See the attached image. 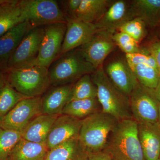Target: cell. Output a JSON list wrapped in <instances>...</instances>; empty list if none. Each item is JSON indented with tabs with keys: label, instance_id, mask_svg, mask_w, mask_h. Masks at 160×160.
<instances>
[{
	"label": "cell",
	"instance_id": "obj_1",
	"mask_svg": "<svg viewBox=\"0 0 160 160\" xmlns=\"http://www.w3.org/2000/svg\"><path fill=\"white\" fill-rule=\"evenodd\" d=\"M117 160H146L134 119L119 121L112 132L105 149Z\"/></svg>",
	"mask_w": 160,
	"mask_h": 160
},
{
	"label": "cell",
	"instance_id": "obj_2",
	"mask_svg": "<svg viewBox=\"0 0 160 160\" xmlns=\"http://www.w3.org/2000/svg\"><path fill=\"white\" fill-rule=\"evenodd\" d=\"M91 77L97 88V99L102 111L112 116L118 121L133 119L129 97L113 85L102 66L97 68Z\"/></svg>",
	"mask_w": 160,
	"mask_h": 160
},
{
	"label": "cell",
	"instance_id": "obj_3",
	"mask_svg": "<svg viewBox=\"0 0 160 160\" xmlns=\"http://www.w3.org/2000/svg\"><path fill=\"white\" fill-rule=\"evenodd\" d=\"M96 69L86 61L79 48L70 50L60 55L48 68L51 86L73 84Z\"/></svg>",
	"mask_w": 160,
	"mask_h": 160
},
{
	"label": "cell",
	"instance_id": "obj_4",
	"mask_svg": "<svg viewBox=\"0 0 160 160\" xmlns=\"http://www.w3.org/2000/svg\"><path fill=\"white\" fill-rule=\"evenodd\" d=\"M118 122L102 111L82 120L78 138L88 153L105 150L109 136Z\"/></svg>",
	"mask_w": 160,
	"mask_h": 160
},
{
	"label": "cell",
	"instance_id": "obj_5",
	"mask_svg": "<svg viewBox=\"0 0 160 160\" xmlns=\"http://www.w3.org/2000/svg\"><path fill=\"white\" fill-rule=\"evenodd\" d=\"M6 73L9 85L26 97L42 96L51 86L48 68L44 66H24Z\"/></svg>",
	"mask_w": 160,
	"mask_h": 160
},
{
	"label": "cell",
	"instance_id": "obj_6",
	"mask_svg": "<svg viewBox=\"0 0 160 160\" xmlns=\"http://www.w3.org/2000/svg\"><path fill=\"white\" fill-rule=\"evenodd\" d=\"M24 22L32 28L66 22L67 18L58 1L55 0H20Z\"/></svg>",
	"mask_w": 160,
	"mask_h": 160
},
{
	"label": "cell",
	"instance_id": "obj_7",
	"mask_svg": "<svg viewBox=\"0 0 160 160\" xmlns=\"http://www.w3.org/2000/svg\"><path fill=\"white\" fill-rule=\"evenodd\" d=\"M66 22L44 26V34L36 59L29 66L37 65L49 68L60 55L66 30Z\"/></svg>",
	"mask_w": 160,
	"mask_h": 160
},
{
	"label": "cell",
	"instance_id": "obj_8",
	"mask_svg": "<svg viewBox=\"0 0 160 160\" xmlns=\"http://www.w3.org/2000/svg\"><path fill=\"white\" fill-rule=\"evenodd\" d=\"M129 98L132 118L138 123L158 122L159 102L152 89L138 83Z\"/></svg>",
	"mask_w": 160,
	"mask_h": 160
},
{
	"label": "cell",
	"instance_id": "obj_9",
	"mask_svg": "<svg viewBox=\"0 0 160 160\" xmlns=\"http://www.w3.org/2000/svg\"><path fill=\"white\" fill-rule=\"evenodd\" d=\"M41 97L26 98L20 101L0 120V128L22 132L33 119L42 114Z\"/></svg>",
	"mask_w": 160,
	"mask_h": 160
},
{
	"label": "cell",
	"instance_id": "obj_10",
	"mask_svg": "<svg viewBox=\"0 0 160 160\" xmlns=\"http://www.w3.org/2000/svg\"><path fill=\"white\" fill-rule=\"evenodd\" d=\"M44 27L32 28L24 36L12 55L7 71L29 66L37 57L44 34Z\"/></svg>",
	"mask_w": 160,
	"mask_h": 160
},
{
	"label": "cell",
	"instance_id": "obj_11",
	"mask_svg": "<svg viewBox=\"0 0 160 160\" xmlns=\"http://www.w3.org/2000/svg\"><path fill=\"white\" fill-rule=\"evenodd\" d=\"M112 35L107 32L98 30L79 47L84 58L96 69L102 66L104 60L115 48Z\"/></svg>",
	"mask_w": 160,
	"mask_h": 160
},
{
	"label": "cell",
	"instance_id": "obj_12",
	"mask_svg": "<svg viewBox=\"0 0 160 160\" xmlns=\"http://www.w3.org/2000/svg\"><path fill=\"white\" fill-rule=\"evenodd\" d=\"M133 18L130 2L124 0L111 1L106 12L94 24L98 30L113 34L124 23Z\"/></svg>",
	"mask_w": 160,
	"mask_h": 160
},
{
	"label": "cell",
	"instance_id": "obj_13",
	"mask_svg": "<svg viewBox=\"0 0 160 160\" xmlns=\"http://www.w3.org/2000/svg\"><path fill=\"white\" fill-rule=\"evenodd\" d=\"M82 120L67 115L59 116L52 126L46 142L48 149L64 142L79 138Z\"/></svg>",
	"mask_w": 160,
	"mask_h": 160
},
{
	"label": "cell",
	"instance_id": "obj_14",
	"mask_svg": "<svg viewBox=\"0 0 160 160\" xmlns=\"http://www.w3.org/2000/svg\"><path fill=\"white\" fill-rule=\"evenodd\" d=\"M66 26L60 55L79 48L99 30L94 24L84 22L70 18H67Z\"/></svg>",
	"mask_w": 160,
	"mask_h": 160
},
{
	"label": "cell",
	"instance_id": "obj_15",
	"mask_svg": "<svg viewBox=\"0 0 160 160\" xmlns=\"http://www.w3.org/2000/svg\"><path fill=\"white\" fill-rule=\"evenodd\" d=\"M105 71L113 85L128 97L139 83L126 59L112 61Z\"/></svg>",
	"mask_w": 160,
	"mask_h": 160
},
{
	"label": "cell",
	"instance_id": "obj_16",
	"mask_svg": "<svg viewBox=\"0 0 160 160\" xmlns=\"http://www.w3.org/2000/svg\"><path fill=\"white\" fill-rule=\"evenodd\" d=\"M32 29L28 22H24L0 37V70L6 73L12 55Z\"/></svg>",
	"mask_w": 160,
	"mask_h": 160
},
{
	"label": "cell",
	"instance_id": "obj_17",
	"mask_svg": "<svg viewBox=\"0 0 160 160\" xmlns=\"http://www.w3.org/2000/svg\"><path fill=\"white\" fill-rule=\"evenodd\" d=\"M138 133L145 160H158L160 155L159 123H138Z\"/></svg>",
	"mask_w": 160,
	"mask_h": 160
},
{
	"label": "cell",
	"instance_id": "obj_18",
	"mask_svg": "<svg viewBox=\"0 0 160 160\" xmlns=\"http://www.w3.org/2000/svg\"><path fill=\"white\" fill-rule=\"evenodd\" d=\"M72 84L49 87L42 96V114L60 115L68 102Z\"/></svg>",
	"mask_w": 160,
	"mask_h": 160
},
{
	"label": "cell",
	"instance_id": "obj_19",
	"mask_svg": "<svg viewBox=\"0 0 160 160\" xmlns=\"http://www.w3.org/2000/svg\"><path fill=\"white\" fill-rule=\"evenodd\" d=\"M59 115L41 114L33 119L21 133L22 138L39 143H46L50 129Z\"/></svg>",
	"mask_w": 160,
	"mask_h": 160
},
{
	"label": "cell",
	"instance_id": "obj_20",
	"mask_svg": "<svg viewBox=\"0 0 160 160\" xmlns=\"http://www.w3.org/2000/svg\"><path fill=\"white\" fill-rule=\"evenodd\" d=\"M88 152L78 138L49 149L45 160H88Z\"/></svg>",
	"mask_w": 160,
	"mask_h": 160
},
{
	"label": "cell",
	"instance_id": "obj_21",
	"mask_svg": "<svg viewBox=\"0 0 160 160\" xmlns=\"http://www.w3.org/2000/svg\"><path fill=\"white\" fill-rule=\"evenodd\" d=\"M48 150L46 143L33 142L22 138L8 160H45Z\"/></svg>",
	"mask_w": 160,
	"mask_h": 160
},
{
	"label": "cell",
	"instance_id": "obj_22",
	"mask_svg": "<svg viewBox=\"0 0 160 160\" xmlns=\"http://www.w3.org/2000/svg\"><path fill=\"white\" fill-rule=\"evenodd\" d=\"M19 0H6L0 5V37L23 22Z\"/></svg>",
	"mask_w": 160,
	"mask_h": 160
},
{
	"label": "cell",
	"instance_id": "obj_23",
	"mask_svg": "<svg viewBox=\"0 0 160 160\" xmlns=\"http://www.w3.org/2000/svg\"><path fill=\"white\" fill-rule=\"evenodd\" d=\"M133 18H139L145 24L153 26L160 18V0H134L130 2Z\"/></svg>",
	"mask_w": 160,
	"mask_h": 160
},
{
	"label": "cell",
	"instance_id": "obj_24",
	"mask_svg": "<svg viewBox=\"0 0 160 160\" xmlns=\"http://www.w3.org/2000/svg\"><path fill=\"white\" fill-rule=\"evenodd\" d=\"M111 2L108 0H82L74 19L94 24L105 13Z\"/></svg>",
	"mask_w": 160,
	"mask_h": 160
},
{
	"label": "cell",
	"instance_id": "obj_25",
	"mask_svg": "<svg viewBox=\"0 0 160 160\" xmlns=\"http://www.w3.org/2000/svg\"><path fill=\"white\" fill-rule=\"evenodd\" d=\"M102 111L97 98L72 100L67 102L62 114L67 115L83 120L91 115Z\"/></svg>",
	"mask_w": 160,
	"mask_h": 160
},
{
	"label": "cell",
	"instance_id": "obj_26",
	"mask_svg": "<svg viewBox=\"0 0 160 160\" xmlns=\"http://www.w3.org/2000/svg\"><path fill=\"white\" fill-rule=\"evenodd\" d=\"M97 98V88L92 82L91 74H86L72 84L68 102L72 100Z\"/></svg>",
	"mask_w": 160,
	"mask_h": 160
},
{
	"label": "cell",
	"instance_id": "obj_27",
	"mask_svg": "<svg viewBox=\"0 0 160 160\" xmlns=\"http://www.w3.org/2000/svg\"><path fill=\"white\" fill-rule=\"evenodd\" d=\"M129 67L141 85L152 90L156 88L160 79V72L158 69L144 64Z\"/></svg>",
	"mask_w": 160,
	"mask_h": 160
},
{
	"label": "cell",
	"instance_id": "obj_28",
	"mask_svg": "<svg viewBox=\"0 0 160 160\" xmlns=\"http://www.w3.org/2000/svg\"><path fill=\"white\" fill-rule=\"evenodd\" d=\"M28 98L18 92L7 82L0 90V120L24 99Z\"/></svg>",
	"mask_w": 160,
	"mask_h": 160
},
{
	"label": "cell",
	"instance_id": "obj_29",
	"mask_svg": "<svg viewBox=\"0 0 160 160\" xmlns=\"http://www.w3.org/2000/svg\"><path fill=\"white\" fill-rule=\"evenodd\" d=\"M22 138L19 132L0 128V160H8L12 151Z\"/></svg>",
	"mask_w": 160,
	"mask_h": 160
},
{
	"label": "cell",
	"instance_id": "obj_30",
	"mask_svg": "<svg viewBox=\"0 0 160 160\" xmlns=\"http://www.w3.org/2000/svg\"><path fill=\"white\" fill-rule=\"evenodd\" d=\"M118 30L127 33L139 43L146 34V24L139 18H134L124 23Z\"/></svg>",
	"mask_w": 160,
	"mask_h": 160
},
{
	"label": "cell",
	"instance_id": "obj_31",
	"mask_svg": "<svg viewBox=\"0 0 160 160\" xmlns=\"http://www.w3.org/2000/svg\"><path fill=\"white\" fill-rule=\"evenodd\" d=\"M112 38L116 46H118L126 55L136 53L141 50L138 43L127 33L122 31L115 32Z\"/></svg>",
	"mask_w": 160,
	"mask_h": 160
},
{
	"label": "cell",
	"instance_id": "obj_32",
	"mask_svg": "<svg viewBox=\"0 0 160 160\" xmlns=\"http://www.w3.org/2000/svg\"><path fill=\"white\" fill-rule=\"evenodd\" d=\"M126 59L129 66L144 64L159 70L156 62L149 50L141 49L136 53L126 55Z\"/></svg>",
	"mask_w": 160,
	"mask_h": 160
},
{
	"label": "cell",
	"instance_id": "obj_33",
	"mask_svg": "<svg viewBox=\"0 0 160 160\" xmlns=\"http://www.w3.org/2000/svg\"><path fill=\"white\" fill-rule=\"evenodd\" d=\"M60 2L62 3V6H65V10L63 11V12L66 16L68 13L69 16L68 18L74 19L75 15L79 7L82 0H69L60 1Z\"/></svg>",
	"mask_w": 160,
	"mask_h": 160
},
{
	"label": "cell",
	"instance_id": "obj_34",
	"mask_svg": "<svg viewBox=\"0 0 160 160\" xmlns=\"http://www.w3.org/2000/svg\"><path fill=\"white\" fill-rule=\"evenodd\" d=\"M149 50L155 60L160 72V40L152 44Z\"/></svg>",
	"mask_w": 160,
	"mask_h": 160
},
{
	"label": "cell",
	"instance_id": "obj_35",
	"mask_svg": "<svg viewBox=\"0 0 160 160\" xmlns=\"http://www.w3.org/2000/svg\"><path fill=\"white\" fill-rule=\"evenodd\" d=\"M88 160H112V157L108 152L104 150L96 153H89Z\"/></svg>",
	"mask_w": 160,
	"mask_h": 160
},
{
	"label": "cell",
	"instance_id": "obj_36",
	"mask_svg": "<svg viewBox=\"0 0 160 160\" xmlns=\"http://www.w3.org/2000/svg\"><path fill=\"white\" fill-rule=\"evenodd\" d=\"M152 93L155 98L157 100L158 102L160 103V79L156 88L154 89H152Z\"/></svg>",
	"mask_w": 160,
	"mask_h": 160
},
{
	"label": "cell",
	"instance_id": "obj_37",
	"mask_svg": "<svg viewBox=\"0 0 160 160\" xmlns=\"http://www.w3.org/2000/svg\"><path fill=\"white\" fill-rule=\"evenodd\" d=\"M3 72L0 70V90L5 86L7 82L5 81V78H4V75L3 74Z\"/></svg>",
	"mask_w": 160,
	"mask_h": 160
},
{
	"label": "cell",
	"instance_id": "obj_38",
	"mask_svg": "<svg viewBox=\"0 0 160 160\" xmlns=\"http://www.w3.org/2000/svg\"><path fill=\"white\" fill-rule=\"evenodd\" d=\"M159 115H158V123L160 126V103L158 105Z\"/></svg>",
	"mask_w": 160,
	"mask_h": 160
},
{
	"label": "cell",
	"instance_id": "obj_39",
	"mask_svg": "<svg viewBox=\"0 0 160 160\" xmlns=\"http://www.w3.org/2000/svg\"><path fill=\"white\" fill-rule=\"evenodd\" d=\"M6 0H0V5L6 2Z\"/></svg>",
	"mask_w": 160,
	"mask_h": 160
},
{
	"label": "cell",
	"instance_id": "obj_40",
	"mask_svg": "<svg viewBox=\"0 0 160 160\" xmlns=\"http://www.w3.org/2000/svg\"><path fill=\"white\" fill-rule=\"evenodd\" d=\"M112 160H117L116 159H115L113 158H112Z\"/></svg>",
	"mask_w": 160,
	"mask_h": 160
},
{
	"label": "cell",
	"instance_id": "obj_41",
	"mask_svg": "<svg viewBox=\"0 0 160 160\" xmlns=\"http://www.w3.org/2000/svg\"><path fill=\"white\" fill-rule=\"evenodd\" d=\"M158 160H160V155L159 158V159H158Z\"/></svg>",
	"mask_w": 160,
	"mask_h": 160
}]
</instances>
